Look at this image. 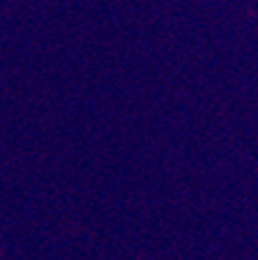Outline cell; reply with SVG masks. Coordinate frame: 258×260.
Segmentation results:
<instances>
[]
</instances>
